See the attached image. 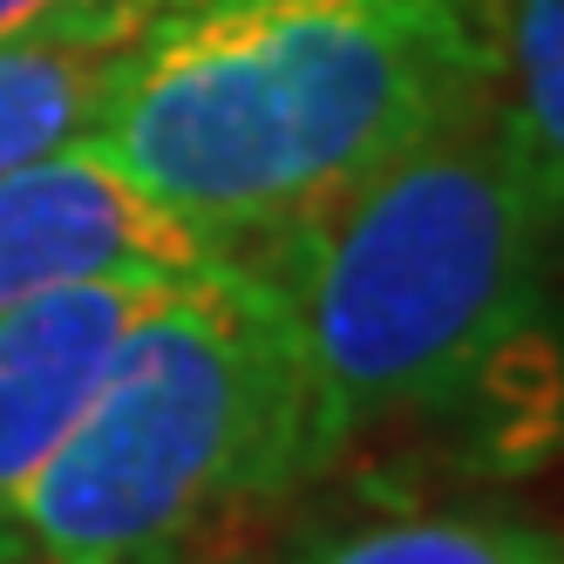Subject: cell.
<instances>
[{"mask_svg":"<svg viewBox=\"0 0 564 564\" xmlns=\"http://www.w3.org/2000/svg\"><path fill=\"white\" fill-rule=\"evenodd\" d=\"M503 0H156L89 143L259 252L497 89Z\"/></svg>","mask_w":564,"mask_h":564,"instance_id":"obj_1","label":"cell"},{"mask_svg":"<svg viewBox=\"0 0 564 564\" xmlns=\"http://www.w3.org/2000/svg\"><path fill=\"white\" fill-rule=\"evenodd\" d=\"M564 218L490 89L252 259L293 327L300 482L360 435L456 409L523 347Z\"/></svg>","mask_w":564,"mask_h":564,"instance_id":"obj_2","label":"cell"},{"mask_svg":"<svg viewBox=\"0 0 564 564\" xmlns=\"http://www.w3.org/2000/svg\"><path fill=\"white\" fill-rule=\"evenodd\" d=\"M300 482V360L252 259L177 272L0 523V564H164L218 510Z\"/></svg>","mask_w":564,"mask_h":564,"instance_id":"obj_3","label":"cell"},{"mask_svg":"<svg viewBox=\"0 0 564 564\" xmlns=\"http://www.w3.org/2000/svg\"><path fill=\"white\" fill-rule=\"evenodd\" d=\"M225 259L197 225L75 137L0 177V313L102 272H191Z\"/></svg>","mask_w":564,"mask_h":564,"instance_id":"obj_4","label":"cell"},{"mask_svg":"<svg viewBox=\"0 0 564 564\" xmlns=\"http://www.w3.org/2000/svg\"><path fill=\"white\" fill-rule=\"evenodd\" d=\"M177 272H102L0 313V523Z\"/></svg>","mask_w":564,"mask_h":564,"instance_id":"obj_5","label":"cell"},{"mask_svg":"<svg viewBox=\"0 0 564 564\" xmlns=\"http://www.w3.org/2000/svg\"><path fill=\"white\" fill-rule=\"evenodd\" d=\"M156 0H83L0 42V177L96 130Z\"/></svg>","mask_w":564,"mask_h":564,"instance_id":"obj_6","label":"cell"},{"mask_svg":"<svg viewBox=\"0 0 564 564\" xmlns=\"http://www.w3.org/2000/svg\"><path fill=\"white\" fill-rule=\"evenodd\" d=\"M279 564H564V531L503 510H422L354 523Z\"/></svg>","mask_w":564,"mask_h":564,"instance_id":"obj_7","label":"cell"},{"mask_svg":"<svg viewBox=\"0 0 564 564\" xmlns=\"http://www.w3.org/2000/svg\"><path fill=\"white\" fill-rule=\"evenodd\" d=\"M497 96L551 212L564 218V0L497 8Z\"/></svg>","mask_w":564,"mask_h":564,"instance_id":"obj_8","label":"cell"},{"mask_svg":"<svg viewBox=\"0 0 564 564\" xmlns=\"http://www.w3.org/2000/svg\"><path fill=\"white\" fill-rule=\"evenodd\" d=\"M68 8H83V0H0V42H8V34L42 28V21H55Z\"/></svg>","mask_w":564,"mask_h":564,"instance_id":"obj_9","label":"cell"}]
</instances>
